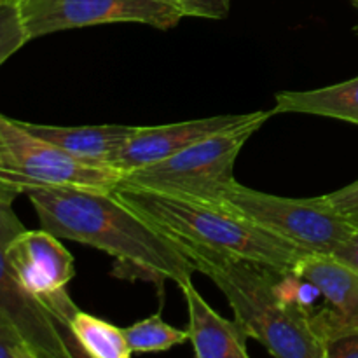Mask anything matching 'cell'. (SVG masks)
Returning <instances> with one entry per match:
<instances>
[{
  "instance_id": "obj_15",
  "label": "cell",
  "mask_w": 358,
  "mask_h": 358,
  "mask_svg": "<svg viewBox=\"0 0 358 358\" xmlns=\"http://www.w3.org/2000/svg\"><path fill=\"white\" fill-rule=\"evenodd\" d=\"M66 332L80 355L91 358H129L133 355L122 329L83 310H77L70 317Z\"/></svg>"
},
{
  "instance_id": "obj_12",
  "label": "cell",
  "mask_w": 358,
  "mask_h": 358,
  "mask_svg": "<svg viewBox=\"0 0 358 358\" xmlns=\"http://www.w3.org/2000/svg\"><path fill=\"white\" fill-rule=\"evenodd\" d=\"M189 311V341L198 358H248V334L240 322L220 317L189 282L180 287Z\"/></svg>"
},
{
  "instance_id": "obj_10",
  "label": "cell",
  "mask_w": 358,
  "mask_h": 358,
  "mask_svg": "<svg viewBox=\"0 0 358 358\" xmlns=\"http://www.w3.org/2000/svg\"><path fill=\"white\" fill-rule=\"evenodd\" d=\"M292 271L313 283L324 306L311 320V331L327 348L332 339L358 332V273L332 255L304 254Z\"/></svg>"
},
{
  "instance_id": "obj_21",
  "label": "cell",
  "mask_w": 358,
  "mask_h": 358,
  "mask_svg": "<svg viewBox=\"0 0 358 358\" xmlns=\"http://www.w3.org/2000/svg\"><path fill=\"white\" fill-rule=\"evenodd\" d=\"M325 358H358V332L332 339L325 348Z\"/></svg>"
},
{
  "instance_id": "obj_2",
  "label": "cell",
  "mask_w": 358,
  "mask_h": 358,
  "mask_svg": "<svg viewBox=\"0 0 358 358\" xmlns=\"http://www.w3.org/2000/svg\"><path fill=\"white\" fill-rule=\"evenodd\" d=\"M178 247L196 271L219 287L248 338L261 343L273 357L325 358V346L308 318L280 292V275L285 268L206 248Z\"/></svg>"
},
{
  "instance_id": "obj_16",
  "label": "cell",
  "mask_w": 358,
  "mask_h": 358,
  "mask_svg": "<svg viewBox=\"0 0 358 358\" xmlns=\"http://www.w3.org/2000/svg\"><path fill=\"white\" fill-rule=\"evenodd\" d=\"M131 353L168 352L189 341V332L166 324L159 315H150L145 320L135 322L122 329Z\"/></svg>"
},
{
  "instance_id": "obj_5",
  "label": "cell",
  "mask_w": 358,
  "mask_h": 358,
  "mask_svg": "<svg viewBox=\"0 0 358 358\" xmlns=\"http://www.w3.org/2000/svg\"><path fill=\"white\" fill-rule=\"evenodd\" d=\"M121 171L76 159L28 131L21 121L0 114V185L10 194L44 187H87L112 191Z\"/></svg>"
},
{
  "instance_id": "obj_24",
  "label": "cell",
  "mask_w": 358,
  "mask_h": 358,
  "mask_svg": "<svg viewBox=\"0 0 358 358\" xmlns=\"http://www.w3.org/2000/svg\"><path fill=\"white\" fill-rule=\"evenodd\" d=\"M10 2H17V3H20V2H21V0H10Z\"/></svg>"
},
{
  "instance_id": "obj_20",
  "label": "cell",
  "mask_w": 358,
  "mask_h": 358,
  "mask_svg": "<svg viewBox=\"0 0 358 358\" xmlns=\"http://www.w3.org/2000/svg\"><path fill=\"white\" fill-rule=\"evenodd\" d=\"M329 205L358 227V180L324 196Z\"/></svg>"
},
{
  "instance_id": "obj_3",
  "label": "cell",
  "mask_w": 358,
  "mask_h": 358,
  "mask_svg": "<svg viewBox=\"0 0 358 358\" xmlns=\"http://www.w3.org/2000/svg\"><path fill=\"white\" fill-rule=\"evenodd\" d=\"M112 194L184 247L206 248L292 269L306 252L222 203L166 194L117 182Z\"/></svg>"
},
{
  "instance_id": "obj_4",
  "label": "cell",
  "mask_w": 358,
  "mask_h": 358,
  "mask_svg": "<svg viewBox=\"0 0 358 358\" xmlns=\"http://www.w3.org/2000/svg\"><path fill=\"white\" fill-rule=\"evenodd\" d=\"M271 115H275L273 108L264 110L248 124L199 140L159 163L124 173L119 182L166 194L222 203L227 191L236 184L234 164L241 149Z\"/></svg>"
},
{
  "instance_id": "obj_23",
  "label": "cell",
  "mask_w": 358,
  "mask_h": 358,
  "mask_svg": "<svg viewBox=\"0 0 358 358\" xmlns=\"http://www.w3.org/2000/svg\"><path fill=\"white\" fill-rule=\"evenodd\" d=\"M353 3H355V6L358 7V0H353Z\"/></svg>"
},
{
  "instance_id": "obj_13",
  "label": "cell",
  "mask_w": 358,
  "mask_h": 358,
  "mask_svg": "<svg viewBox=\"0 0 358 358\" xmlns=\"http://www.w3.org/2000/svg\"><path fill=\"white\" fill-rule=\"evenodd\" d=\"M21 124L63 152L94 166H110L112 157L136 129V126L126 124L49 126L27 121H21Z\"/></svg>"
},
{
  "instance_id": "obj_1",
  "label": "cell",
  "mask_w": 358,
  "mask_h": 358,
  "mask_svg": "<svg viewBox=\"0 0 358 358\" xmlns=\"http://www.w3.org/2000/svg\"><path fill=\"white\" fill-rule=\"evenodd\" d=\"M42 229L98 248L157 285L192 282L196 266L178 243L119 201L112 191L44 187L28 192Z\"/></svg>"
},
{
  "instance_id": "obj_11",
  "label": "cell",
  "mask_w": 358,
  "mask_h": 358,
  "mask_svg": "<svg viewBox=\"0 0 358 358\" xmlns=\"http://www.w3.org/2000/svg\"><path fill=\"white\" fill-rule=\"evenodd\" d=\"M264 110L250 114H226L163 126H136L128 142L112 157L110 166L122 175L159 163L203 138L240 128L257 119Z\"/></svg>"
},
{
  "instance_id": "obj_9",
  "label": "cell",
  "mask_w": 358,
  "mask_h": 358,
  "mask_svg": "<svg viewBox=\"0 0 358 358\" xmlns=\"http://www.w3.org/2000/svg\"><path fill=\"white\" fill-rule=\"evenodd\" d=\"M24 226L13 203L0 201V317L21 332L37 358H69L80 355L62 325L17 282L7 261V245Z\"/></svg>"
},
{
  "instance_id": "obj_17",
  "label": "cell",
  "mask_w": 358,
  "mask_h": 358,
  "mask_svg": "<svg viewBox=\"0 0 358 358\" xmlns=\"http://www.w3.org/2000/svg\"><path fill=\"white\" fill-rule=\"evenodd\" d=\"M27 42H30V38L21 20L20 3L0 0V66Z\"/></svg>"
},
{
  "instance_id": "obj_7",
  "label": "cell",
  "mask_w": 358,
  "mask_h": 358,
  "mask_svg": "<svg viewBox=\"0 0 358 358\" xmlns=\"http://www.w3.org/2000/svg\"><path fill=\"white\" fill-rule=\"evenodd\" d=\"M20 14L30 41L108 23H140L168 30L184 17L171 0H21Z\"/></svg>"
},
{
  "instance_id": "obj_19",
  "label": "cell",
  "mask_w": 358,
  "mask_h": 358,
  "mask_svg": "<svg viewBox=\"0 0 358 358\" xmlns=\"http://www.w3.org/2000/svg\"><path fill=\"white\" fill-rule=\"evenodd\" d=\"M185 16L224 20L229 14L231 0H171Z\"/></svg>"
},
{
  "instance_id": "obj_22",
  "label": "cell",
  "mask_w": 358,
  "mask_h": 358,
  "mask_svg": "<svg viewBox=\"0 0 358 358\" xmlns=\"http://www.w3.org/2000/svg\"><path fill=\"white\" fill-rule=\"evenodd\" d=\"M14 199H16V196L10 194L9 191H6V189L0 185V201H7V203H13Z\"/></svg>"
},
{
  "instance_id": "obj_6",
  "label": "cell",
  "mask_w": 358,
  "mask_h": 358,
  "mask_svg": "<svg viewBox=\"0 0 358 358\" xmlns=\"http://www.w3.org/2000/svg\"><path fill=\"white\" fill-rule=\"evenodd\" d=\"M222 205L306 254L334 255L357 229L329 205L324 196L308 199L283 198L236 182L224 196Z\"/></svg>"
},
{
  "instance_id": "obj_18",
  "label": "cell",
  "mask_w": 358,
  "mask_h": 358,
  "mask_svg": "<svg viewBox=\"0 0 358 358\" xmlns=\"http://www.w3.org/2000/svg\"><path fill=\"white\" fill-rule=\"evenodd\" d=\"M0 358H37L21 332L2 317H0Z\"/></svg>"
},
{
  "instance_id": "obj_14",
  "label": "cell",
  "mask_w": 358,
  "mask_h": 358,
  "mask_svg": "<svg viewBox=\"0 0 358 358\" xmlns=\"http://www.w3.org/2000/svg\"><path fill=\"white\" fill-rule=\"evenodd\" d=\"M273 112L322 115L358 126V77L318 90L280 91Z\"/></svg>"
},
{
  "instance_id": "obj_8",
  "label": "cell",
  "mask_w": 358,
  "mask_h": 358,
  "mask_svg": "<svg viewBox=\"0 0 358 358\" xmlns=\"http://www.w3.org/2000/svg\"><path fill=\"white\" fill-rule=\"evenodd\" d=\"M6 255L21 287L34 296L66 332L70 317L79 308L66 292V285L76 276L73 257L59 238L45 229H23L9 241Z\"/></svg>"
}]
</instances>
